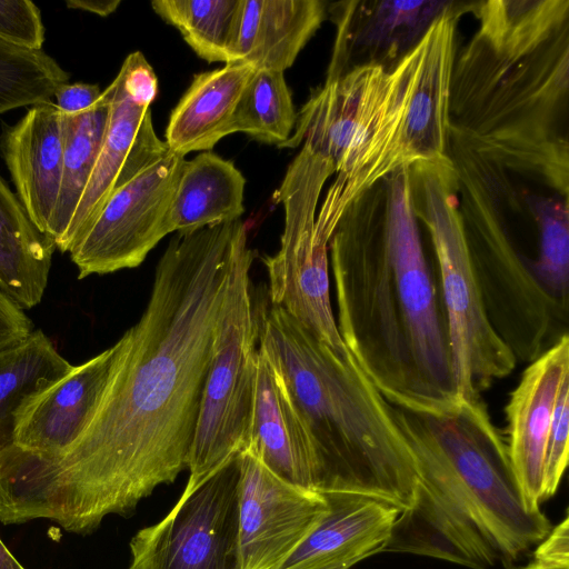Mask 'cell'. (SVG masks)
Here are the masks:
<instances>
[{"mask_svg":"<svg viewBox=\"0 0 569 569\" xmlns=\"http://www.w3.org/2000/svg\"><path fill=\"white\" fill-rule=\"evenodd\" d=\"M238 460L241 569H278L327 512V501L278 478L248 450Z\"/></svg>","mask_w":569,"mask_h":569,"instance_id":"13","label":"cell"},{"mask_svg":"<svg viewBox=\"0 0 569 569\" xmlns=\"http://www.w3.org/2000/svg\"><path fill=\"white\" fill-rule=\"evenodd\" d=\"M333 164L303 143L289 164L273 202L282 203L280 249L264 258L271 306L283 308L340 359L353 357L345 346L329 293V240L316 229V210Z\"/></svg>","mask_w":569,"mask_h":569,"instance_id":"8","label":"cell"},{"mask_svg":"<svg viewBox=\"0 0 569 569\" xmlns=\"http://www.w3.org/2000/svg\"><path fill=\"white\" fill-rule=\"evenodd\" d=\"M254 71L238 62L194 74L170 113L164 140L169 151L182 157L210 151L229 136L237 104Z\"/></svg>","mask_w":569,"mask_h":569,"instance_id":"21","label":"cell"},{"mask_svg":"<svg viewBox=\"0 0 569 569\" xmlns=\"http://www.w3.org/2000/svg\"><path fill=\"white\" fill-rule=\"evenodd\" d=\"M359 194L328 243L337 327L382 397L437 411L457 403L446 312L415 216L408 167Z\"/></svg>","mask_w":569,"mask_h":569,"instance_id":"2","label":"cell"},{"mask_svg":"<svg viewBox=\"0 0 569 569\" xmlns=\"http://www.w3.org/2000/svg\"><path fill=\"white\" fill-rule=\"evenodd\" d=\"M461 7L451 3L433 20L413 48L402 117L389 161V174L400 167L446 164L450 141V97L455 40ZM388 174V176H389Z\"/></svg>","mask_w":569,"mask_h":569,"instance_id":"12","label":"cell"},{"mask_svg":"<svg viewBox=\"0 0 569 569\" xmlns=\"http://www.w3.org/2000/svg\"><path fill=\"white\" fill-rule=\"evenodd\" d=\"M296 122L297 112L283 72L258 69L239 99L230 134L243 132L259 142L282 147Z\"/></svg>","mask_w":569,"mask_h":569,"instance_id":"28","label":"cell"},{"mask_svg":"<svg viewBox=\"0 0 569 569\" xmlns=\"http://www.w3.org/2000/svg\"><path fill=\"white\" fill-rule=\"evenodd\" d=\"M116 343L29 398L13 420V445L47 458L62 456L82 435L101 399Z\"/></svg>","mask_w":569,"mask_h":569,"instance_id":"16","label":"cell"},{"mask_svg":"<svg viewBox=\"0 0 569 569\" xmlns=\"http://www.w3.org/2000/svg\"><path fill=\"white\" fill-rule=\"evenodd\" d=\"M109 116L89 182L72 217L64 252L91 226L111 192L169 152L153 128L150 104L158 93L157 76L142 52H131L104 89Z\"/></svg>","mask_w":569,"mask_h":569,"instance_id":"10","label":"cell"},{"mask_svg":"<svg viewBox=\"0 0 569 569\" xmlns=\"http://www.w3.org/2000/svg\"><path fill=\"white\" fill-rule=\"evenodd\" d=\"M32 322L24 310L0 289V348L26 338Z\"/></svg>","mask_w":569,"mask_h":569,"instance_id":"33","label":"cell"},{"mask_svg":"<svg viewBox=\"0 0 569 569\" xmlns=\"http://www.w3.org/2000/svg\"><path fill=\"white\" fill-rule=\"evenodd\" d=\"M451 1L335 3L337 37L327 77L367 64L393 68Z\"/></svg>","mask_w":569,"mask_h":569,"instance_id":"14","label":"cell"},{"mask_svg":"<svg viewBox=\"0 0 569 569\" xmlns=\"http://www.w3.org/2000/svg\"><path fill=\"white\" fill-rule=\"evenodd\" d=\"M54 250L0 176V289L23 310L42 300Z\"/></svg>","mask_w":569,"mask_h":569,"instance_id":"23","label":"cell"},{"mask_svg":"<svg viewBox=\"0 0 569 569\" xmlns=\"http://www.w3.org/2000/svg\"><path fill=\"white\" fill-rule=\"evenodd\" d=\"M242 450L251 452L283 481L316 490L315 461L307 432L260 346L253 409Z\"/></svg>","mask_w":569,"mask_h":569,"instance_id":"18","label":"cell"},{"mask_svg":"<svg viewBox=\"0 0 569 569\" xmlns=\"http://www.w3.org/2000/svg\"><path fill=\"white\" fill-rule=\"evenodd\" d=\"M0 569H26L0 539Z\"/></svg>","mask_w":569,"mask_h":569,"instance_id":"38","label":"cell"},{"mask_svg":"<svg viewBox=\"0 0 569 569\" xmlns=\"http://www.w3.org/2000/svg\"><path fill=\"white\" fill-rule=\"evenodd\" d=\"M480 19L476 37L491 51L510 59L522 58L545 44L568 23L569 1H505L471 3Z\"/></svg>","mask_w":569,"mask_h":569,"instance_id":"24","label":"cell"},{"mask_svg":"<svg viewBox=\"0 0 569 569\" xmlns=\"http://www.w3.org/2000/svg\"><path fill=\"white\" fill-rule=\"evenodd\" d=\"M321 0H241L231 63L283 72L326 19Z\"/></svg>","mask_w":569,"mask_h":569,"instance_id":"20","label":"cell"},{"mask_svg":"<svg viewBox=\"0 0 569 569\" xmlns=\"http://www.w3.org/2000/svg\"><path fill=\"white\" fill-rule=\"evenodd\" d=\"M259 346L310 442L319 492L360 493L400 512L415 500L416 459L387 400L355 359H340L283 308L260 319Z\"/></svg>","mask_w":569,"mask_h":569,"instance_id":"4","label":"cell"},{"mask_svg":"<svg viewBox=\"0 0 569 569\" xmlns=\"http://www.w3.org/2000/svg\"><path fill=\"white\" fill-rule=\"evenodd\" d=\"M238 455L130 541L128 569H241Z\"/></svg>","mask_w":569,"mask_h":569,"instance_id":"9","label":"cell"},{"mask_svg":"<svg viewBox=\"0 0 569 569\" xmlns=\"http://www.w3.org/2000/svg\"><path fill=\"white\" fill-rule=\"evenodd\" d=\"M412 208L429 230L459 399L480 398L517 360L492 329L471 266L455 189L453 162L409 168Z\"/></svg>","mask_w":569,"mask_h":569,"instance_id":"6","label":"cell"},{"mask_svg":"<svg viewBox=\"0 0 569 569\" xmlns=\"http://www.w3.org/2000/svg\"><path fill=\"white\" fill-rule=\"evenodd\" d=\"M388 405L419 481L383 551L490 569L515 562L546 538L550 521L527 505L481 398L437 411Z\"/></svg>","mask_w":569,"mask_h":569,"instance_id":"3","label":"cell"},{"mask_svg":"<svg viewBox=\"0 0 569 569\" xmlns=\"http://www.w3.org/2000/svg\"><path fill=\"white\" fill-rule=\"evenodd\" d=\"M253 250L240 219L230 244L229 271L190 450L184 491L234 459L243 449L256 393L260 319L250 282Z\"/></svg>","mask_w":569,"mask_h":569,"instance_id":"7","label":"cell"},{"mask_svg":"<svg viewBox=\"0 0 569 569\" xmlns=\"http://www.w3.org/2000/svg\"><path fill=\"white\" fill-rule=\"evenodd\" d=\"M533 559L569 562V517L551 528L546 538L537 546Z\"/></svg>","mask_w":569,"mask_h":569,"instance_id":"35","label":"cell"},{"mask_svg":"<svg viewBox=\"0 0 569 569\" xmlns=\"http://www.w3.org/2000/svg\"><path fill=\"white\" fill-rule=\"evenodd\" d=\"M44 24L30 0H0V40L28 50H42Z\"/></svg>","mask_w":569,"mask_h":569,"instance_id":"32","label":"cell"},{"mask_svg":"<svg viewBox=\"0 0 569 569\" xmlns=\"http://www.w3.org/2000/svg\"><path fill=\"white\" fill-rule=\"evenodd\" d=\"M153 11L209 63H231L241 0H156Z\"/></svg>","mask_w":569,"mask_h":569,"instance_id":"27","label":"cell"},{"mask_svg":"<svg viewBox=\"0 0 569 569\" xmlns=\"http://www.w3.org/2000/svg\"><path fill=\"white\" fill-rule=\"evenodd\" d=\"M328 510L278 569H308L353 552L383 551L400 510L352 492H321Z\"/></svg>","mask_w":569,"mask_h":569,"instance_id":"19","label":"cell"},{"mask_svg":"<svg viewBox=\"0 0 569 569\" xmlns=\"http://www.w3.org/2000/svg\"><path fill=\"white\" fill-rule=\"evenodd\" d=\"M184 160L169 151L111 192L69 252L79 279L137 268L170 233L168 211Z\"/></svg>","mask_w":569,"mask_h":569,"instance_id":"11","label":"cell"},{"mask_svg":"<svg viewBox=\"0 0 569 569\" xmlns=\"http://www.w3.org/2000/svg\"><path fill=\"white\" fill-rule=\"evenodd\" d=\"M569 376L559 388L547 441L542 499L555 495L568 463Z\"/></svg>","mask_w":569,"mask_h":569,"instance_id":"31","label":"cell"},{"mask_svg":"<svg viewBox=\"0 0 569 569\" xmlns=\"http://www.w3.org/2000/svg\"><path fill=\"white\" fill-rule=\"evenodd\" d=\"M72 368L40 329L0 348V447L10 442L21 406Z\"/></svg>","mask_w":569,"mask_h":569,"instance_id":"25","label":"cell"},{"mask_svg":"<svg viewBox=\"0 0 569 569\" xmlns=\"http://www.w3.org/2000/svg\"><path fill=\"white\" fill-rule=\"evenodd\" d=\"M521 569H569V562L533 559L532 562Z\"/></svg>","mask_w":569,"mask_h":569,"instance_id":"39","label":"cell"},{"mask_svg":"<svg viewBox=\"0 0 569 569\" xmlns=\"http://www.w3.org/2000/svg\"><path fill=\"white\" fill-rule=\"evenodd\" d=\"M64 143V113L52 100L29 107L0 133V156L16 194L34 226L48 236L60 192Z\"/></svg>","mask_w":569,"mask_h":569,"instance_id":"17","label":"cell"},{"mask_svg":"<svg viewBox=\"0 0 569 569\" xmlns=\"http://www.w3.org/2000/svg\"><path fill=\"white\" fill-rule=\"evenodd\" d=\"M412 60L413 49L390 69L367 64L327 77L297 113L282 147L306 143L337 172L317 216L325 226L336 228L349 203L389 174Z\"/></svg>","mask_w":569,"mask_h":569,"instance_id":"5","label":"cell"},{"mask_svg":"<svg viewBox=\"0 0 569 569\" xmlns=\"http://www.w3.org/2000/svg\"><path fill=\"white\" fill-rule=\"evenodd\" d=\"M539 230V253L532 271L549 297L568 310L569 211L567 198H532Z\"/></svg>","mask_w":569,"mask_h":569,"instance_id":"30","label":"cell"},{"mask_svg":"<svg viewBox=\"0 0 569 569\" xmlns=\"http://www.w3.org/2000/svg\"><path fill=\"white\" fill-rule=\"evenodd\" d=\"M102 91L98 84L64 83L54 92L57 107L66 114H78L93 107Z\"/></svg>","mask_w":569,"mask_h":569,"instance_id":"34","label":"cell"},{"mask_svg":"<svg viewBox=\"0 0 569 569\" xmlns=\"http://www.w3.org/2000/svg\"><path fill=\"white\" fill-rule=\"evenodd\" d=\"M69 74L43 50L0 40V113L49 101Z\"/></svg>","mask_w":569,"mask_h":569,"instance_id":"29","label":"cell"},{"mask_svg":"<svg viewBox=\"0 0 569 569\" xmlns=\"http://www.w3.org/2000/svg\"><path fill=\"white\" fill-rule=\"evenodd\" d=\"M109 116L106 90L90 109L78 114L64 113L66 143L58 202L49 237L56 249L64 252L68 230L89 182L103 140Z\"/></svg>","mask_w":569,"mask_h":569,"instance_id":"26","label":"cell"},{"mask_svg":"<svg viewBox=\"0 0 569 569\" xmlns=\"http://www.w3.org/2000/svg\"><path fill=\"white\" fill-rule=\"evenodd\" d=\"M370 553L367 552H353L345 556H340L322 562L320 565L310 567L308 569H350L357 562L365 560L370 557Z\"/></svg>","mask_w":569,"mask_h":569,"instance_id":"37","label":"cell"},{"mask_svg":"<svg viewBox=\"0 0 569 569\" xmlns=\"http://www.w3.org/2000/svg\"><path fill=\"white\" fill-rule=\"evenodd\" d=\"M238 221L169 241L94 413L62 456L0 448V522L49 519L90 535L188 468Z\"/></svg>","mask_w":569,"mask_h":569,"instance_id":"1","label":"cell"},{"mask_svg":"<svg viewBox=\"0 0 569 569\" xmlns=\"http://www.w3.org/2000/svg\"><path fill=\"white\" fill-rule=\"evenodd\" d=\"M120 0H66L69 9L91 12L100 17H108L117 10Z\"/></svg>","mask_w":569,"mask_h":569,"instance_id":"36","label":"cell"},{"mask_svg":"<svg viewBox=\"0 0 569 569\" xmlns=\"http://www.w3.org/2000/svg\"><path fill=\"white\" fill-rule=\"evenodd\" d=\"M244 186L234 163L211 151L184 160L168 211L170 233L188 234L240 219Z\"/></svg>","mask_w":569,"mask_h":569,"instance_id":"22","label":"cell"},{"mask_svg":"<svg viewBox=\"0 0 569 569\" xmlns=\"http://www.w3.org/2000/svg\"><path fill=\"white\" fill-rule=\"evenodd\" d=\"M569 376V339L560 338L530 362L506 407L508 453L527 505L539 509L543 466L556 398Z\"/></svg>","mask_w":569,"mask_h":569,"instance_id":"15","label":"cell"}]
</instances>
